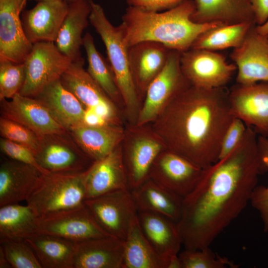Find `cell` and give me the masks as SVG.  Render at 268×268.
I'll list each match as a JSON object with an SVG mask.
<instances>
[{"mask_svg":"<svg viewBox=\"0 0 268 268\" xmlns=\"http://www.w3.org/2000/svg\"><path fill=\"white\" fill-rule=\"evenodd\" d=\"M258 137L247 127L239 144L203 168L198 184L183 198L177 225L185 249L210 246L250 201L259 176L268 170L261 157Z\"/></svg>","mask_w":268,"mask_h":268,"instance_id":"obj_1","label":"cell"},{"mask_svg":"<svg viewBox=\"0 0 268 268\" xmlns=\"http://www.w3.org/2000/svg\"><path fill=\"white\" fill-rule=\"evenodd\" d=\"M158 115L156 132L166 149L202 168L219 159L223 136L235 118L225 87L207 89L191 85Z\"/></svg>","mask_w":268,"mask_h":268,"instance_id":"obj_2","label":"cell"},{"mask_svg":"<svg viewBox=\"0 0 268 268\" xmlns=\"http://www.w3.org/2000/svg\"><path fill=\"white\" fill-rule=\"evenodd\" d=\"M195 9L193 0H186L162 12H152L130 6L120 24L128 47L142 41L161 44L180 53L190 49L204 32L219 23H198L191 16Z\"/></svg>","mask_w":268,"mask_h":268,"instance_id":"obj_3","label":"cell"},{"mask_svg":"<svg viewBox=\"0 0 268 268\" xmlns=\"http://www.w3.org/2000/svg\"><path fill=\"white\" fill-rule=\"evenodd\" d=\"M84 175L85 171L42 174L27 204L39 217L83 205Z\"/></svg>","mask_w":268,"mask_h":268,"instance_id":"obj_4","label":"cell"},{"mask_svg":"<svg viewBox=\"0 0 268 268\" xmlns=\"http://www.w3.org/2000/svg\"><path fill=\"white\" fill-rule=\"evenodd\" d=\"M89 20L104 44L107 60L123 101L129 111L134 113L138 107L139 95L131 73L129 47L125 43L122 28L120 24L114 26L107 18L103 7L93 1Z\"/></svg>","mask_w":268,"mask_h":268,"instance_id":"obj_5","label":"cell"},{"mask_svg":"<svg viewBox=\"0 0 268 268\" xmlns=\"http://www.w3.org/2000/svg\"><path fill=\"white\" fill-rule=\"evenodd\" d=\"M84 60L72 62L60 80L82 103L87 112V122L117 125L118 117L113 101L83 67Z\"/></svg>","mask_w":268,"mask_h":268,"instance_id":"obj_6","label":"cell"},{"mask_svg":"<svg viewBox=\"0 0 268 268\" xmlns=\"http://www.w3.org/2000/svg\"><path fill=\"white\" fill-rule=\"evenodd\" d=\"M24 63L25 79L18 93L34 98L46 86L60 79L72 62L54 42L42 41L33 45Z\"/></svg>","mask_w":268,"mask_h":268,"instance_id":"obj_7","label":"cell"},{"mask_svg":"<svg viewBox=\"0 0 268 268\" xmlns=\"http://www.w3.org/2000/svg\"><path fill=\"white\" fill-rule=\"evenodd\" d=\"M180 66L191 85L207 89L224 87L237 71L235 65L227 62L222 55L202 49L181 53Z\"/></svg>","mask_w":268,"mask_h":268,"instance_id":"obj_8","label":"cell"},{"mask_svg":"<svg viewBox=\"0 0 268 268\" xmlns=\"http://www.w3.org/2000/svg\"><path fill=\"white\" fill-rule=\"evenodd\" d=\"M84 204L104 231L123 240L137 218V210L130 190L86 199Z\"/></svg>","mask_w":268,"mask_h":268,"instance_id":"obj_9","label":"cell"},{"mask_svg":"<svg viewBox=\"0 0 268 268\" xmlns=\"http://www.w3.org/2000/svg\"><path fill=\"white\" fill-rule=\"evenodd\" d=\"M35 156L42 168L53 173L84 172L93 162L68 131L40 136Z\"/></svg>","mask_w":268,"mask_h":268,"instance_id":"obj_10","label":"cell"},{"mask_svg":"<svg viewBox=\"0 0 268 268\" xmlns=\"http://www.w3.org/2000/svg\"><path fill=\"white\" fill-rule=\"evenodd\" d=\"M181 53L171 50L165 66L149 85L137 125L155 118L164 106L191 84L184 76L180 66Z\"/></svg>","mask_w":268,"mask_h":268,"instance_id":"obj_11","label":"cell"},{"mask_svg":"<svg viewBox=\"0 0 268 268\" xmlns=\"http://www.w3.org/2000/svg\"><path fill=\"white\" fill-rule=\"evenodd\" d=\"M39 234L76 243L111 236L99 225L85 204L39 217Z\"/></svg>","mask_w":268,"mask_h":268,"instance_id":"obj_12","label":"cell"},{"mask_svg":"<svg viewBox=\"0 0 268 268\" xmlns=\"http://www.w3.org/2000/svg\"><path fill=\"white\" fill-rule=\"evenodd\" d=\"M233 114L258 135L268 137V82L236 83L229 90Z\"/></svg>","mask_w":268,"mask_h":268,"instance_id":"obj_13","label":"cell"},{"mask_svg":"<svg viewBox=\"0 0 268 268\" xmlns=\"http://www.w3.org/2000/svg\"><path fill=\"white\" fill-rule=\"evenodd\" d=\"M202 169L184 157L166 149L153 162L148 177L184 198L198 184Z\"/></svg>","mask_w":268,"mask_h":268,"instance_id":"obj_14","label":"cell"},{"mask_svg":"<svg viewBox=\"0 0 268 268\" xmlns=\"http://www.w3.org/2000/svg\"><path fill=\"white\" fill-rule=\"evenodd\" d=\"M256 26L230 55L237 67L238 84L268 82V36L259 33Z\"/></svg>","mask_w":268,"mask_h":268,"instance_id":"obj_15","label":"cell"},{"mask_svg":"<svg viewBox=\"0 0 268 268\" xmlns=\"http://www.w3.org/2000/svg\"><path fill=\"white\" fill-rule=\"evenodd\" d=\"M0 100V117L18 123L39 136L67 131L37 99L18 93Z\"/></svg>","mask_w":268,"mask_h":268,"instance_id":"obj_16","label":"cell"},{"mask_svg":"<svg viewBox=\"0 0 268 268\" xmlns=\"http://www.w3.org/2000/svg\"><path fill=\"white\" fill-rule=\"evenodd\" d=\"M25 7L20 0H0V58L22 63L32 50L20 17Z\"/></svg>","mask_w":268,"mask_h":268,"instance_id":"obj_17","label":"cell"},{"mask_svg":"<svg viewBox=\"0 0 268 268\" xmlns=\"http://www.w3.org/2000/svg\"><path fill=\"white\" fill-rule=\"evenodd\" d=\"M69 4L59 0L38 1L31 9L23 10L21 17L25 34L32 44L55 42Z\"/></svg>","mask_w":268,"mask_h":268,"instance_id":"obj_18","label":"cell"},{"mask_svg":"<svg viewBox=\"0 0 268 268\" xmlns=\"http://www.w3.org/2000/svg\"><path fill=\"white\" fill-rule=\"evenodd\" d=\"M86 199L130 190L123 155L116 148L101 159L94 161L85 171Z\"/></svg>","mask_w":268,"mask_h":268,"instance_id":"obj_19","label":"cell"},{"mask_svg":"<svg viewBox=\"0 0 268 268\" xmlns=\"http://www.w3.org/2000/svg\"><path fill=\"white\" fill-rule=\"evenodd\" d=\"M171 50L161 44L149 41L129 47L131 71L139 96L145 95L149 85L162 70Z\"/></svg>","mask_w":268,"mask_h":268,"instance_id":"obj_20","label":"cell"},{"mask_svg":"<svg viewBox=\"0 0 268 268\" xmlns=\"http://www.w3.org/2000/svg\"><path fill=\"white\" fill-rule=\"evenodd\" d=\"M42 174L32 165L2 156L0 164V206L26 201Z\"/></svg>","mask_w":268,"mask_h":268,"instance_id":"obj_21","label":"cell"},{"mask_svg":"<svg viewBox=\"0 0 268 268\" xmlns=\"http://www.w3.org/2000/svg\"><path fill=\"white\" fill-rule=\"evenodd\" d=\"M67 131L87 122V112L76 97L58 80L35 97Z\"/></svg>","mask_w":268,"mask_h":268,"instance_id":"obj_22","label":"cell"},{"mask_svg":"<svg viewBox=\"0 0 268 268\" xmlns=\"http://www.w3.org/2000/svg\"><path fill=\"white\" fill-rule=\"evenodd\" d=\"M124 240L108 236L77 243L72 268H123Z\"/></svg>","mask_w":268,"mask_h":268,"instance_id":"obj_23","label":"cell"},{"mask_svg":"<svg viewBox=\"0 0 268 268\" xmlns=\"http://www.w3.org/2000/svg\"><path fill=\"white\" fill-rule=\"evenodd\" d=\"M92 1L74 0L69 3L67 13L54 42L58 50L72 62L83 59L80 52L83 46L82 35L89 22Z\"/></svg>","mask_w":268,"mask_h":268,"instance_id":"obj_24","label":"cell"},{"mask_svg":"<svg viewBox=\"0 0 268 268\" xmlns=\"http://www.w3.org/2000/svg\"><path fill=\"white\" fill-rule=\"evenodd\" d=\"M75 142L93 162L105 157L117 148L123 133L117 125L84 123L68 131Z\"/></svg>","mask_w":268,"mask_h":268,"instance_id":"obj_25","label":"cell"},{"mask_svg":"<svg viewBox=\"0 0 268 268\" xmlns=\"http://www.w3.org/2000/svg\"><path fill=\"white\" fill-rule=\"evenodd\" d=\"M137 211L156 213L178 223L182 212L183 198L148 177L130 190Z\"/></svg>","mask_w":268,"mask_h":268,"instance_id":"obj_26","label":"cell"},{"mask_svg":"<svg viewBox=\"0 0 268 268\" xmlns=\"http://www.w3.org/2000/svg\"><path fill=\"white\" fill-rule=\"evenodd\" d=\"M193 0L195 9L191 19L196 23L256 24L251 0Z\"/></svg>","mask_w":268,"mask_h":268,"instance_id":"obj_27","label":"cell"},{"mask_svg":"<svg viewBox=\"0 0 268 268\" xmlns=\"http://www.w3.org/2000/svg\"><path fill=\"white\" fill-rule=\"evenodd\" d=\"M137 219L144 236L161 257L169 259L178 255L182 240L177 223L145 211H137Z\"/></svg>","mask_w":268,"mask_h":268,"instance_id":"obj_28","label":"cell"},{"mask_svg":"<svg viewBox=\"0 0 268 268\" xmlns=\"http://www.w3.org/2000/svg\"><path fill=\"white\" fill-rule=\"evenodd\" d=\"M25 240L33 249L42 268H72L77 243L45 234Z\"/></svg>","mask_w":268,"mask_h":268,"instance_id":"obj_29","label":"cell"},{"mask_svg":"<svg viewBox=\"0 0 268 268\" xmlns=\"http://www.w3.org/2000/svg\"><path fill=\"white\" fill-rule=\"evenodd\" d=\"M169 260L161 257L152 247L137 218L124 240L123 268H168Z\"/></svg>","mask_w":268,"mask_h":268,"instance_id":"obj_30","label":"cell"},{"mask_svg":"<svg viewBox=\"0 0 268 268\" xmlns=\"http://www.w3.org/2000/svg\"><path fill=\"white\" fill-rule=\"evenodd\" d=\"M39 234V217L18 203L0 206V239H26Z\"/></svg>","mask_w":268,"mask_h":268,"instance_id":"obj_31","label":"cell"},{"mask_svg":"<svg viewBox=\"0 0 268 268\" xmlns=\"http://www.w3.org/2000/svg\"><path fill=\"white\" fill-rule=\"evenodd\" d=\"M162 145L149 138L137 139L123 160L130 190L140 185L148 177L150 169L160 153Z\"/></svg>","mask_w":268,"mask_h":268,"instance_id":"obj_32","label":"cell"},{"mask_svg":"<svg viewBox=\"0 0 268 268\" xmlns=\"http://www.w3.org/2000/svg\"><path fill=\"white\" fill-rule=\"evenodd\" d=\"M83 47L87 56V72L113 102L123 100L109 62L97 50L94 38L89 32L83 36Z\"/></svg>","mask_w":268,"mask_h":268,"instance_id":"obj_33","label":"cell"},{"mask_svg":"<svg viewBox=\"0 0 268 268\" xmlns=\"http://www.w3.org/2000/svg\"><path fill=\"white\" fill-rule=\"evenodd\" d=\"M255 25V23L251 22L219 25L201 33L191 48L216 52L234 49L241 44L250 29Z\"/></svg>","mask_w":268,"mask_h":268,"instance_id":"obj_34","label":"cell"},{"mask_svg":"<svg viewBox=\"0 0 268 268\" xmlns=\"http://www.w3.org/2000/svg\"><path fill=\"white\" fill-rule=\"evenodd\" d=\"M7 260L13 268H42L32 248L25 239H0Z\"/></svg>","mask_w":268,"mask_h":268,"instance_id":"obj_35","label":"cell"},{"mask_svg":"<svg viewBox=\"0 0 268 268\" xmlns=\"http://www.w3.org/2000/svg\"><path fill=\"white\" fill-rule=\"evenodd\" d=\"M182 268H237L227 258L215 254L210 246L198 250L185 249L179 253Z\"/></svg>","mask_w":268,"mask_h":268,"instance_id":"obj_36","label":"cell"},{"mask_svg":"<svg viewBox=\"0 0 268 268\" xmlns=\"http://www.w3.org/2000/svg\"><path fill=\"white\" fill-rule=\"evenodd\" d=\"M24 63H16L0 58V100L12 98L18 93L25 79Z\"/></svg>","mask_w":268,"mask_h":268,"instance_id":"obj_37","label":"cell"},{"mask_svg":"<svg viewBox=\"0 0 268 268\" xmlns=\"http://www.w3.org/2000/svg\"><path fill=\"white\" fill-rule=\"evenodd\" d=\"M1 137L25 146L34 155L40 146V136L28 128L11 120L0 117Z\"/></svg>","mask_w":268,"mask_h":268,"instance_id":"obj_38","label":"cell"},{"mask_svg":"<svg viewBox=\"0 0 268 268\" xmlns=\"http://www.w3.org/2000/svg\"><path fill=\"white\" fill-rule=\"evenodd\" d=\"M258 143L261 158L268 170V137L258 135ZM259 213L263 223L264 231H268V185L257 186L250 201Z\"/></svg>","mask_w":268,"mask_h":268,"instance_id":"obj_39","label":"cell"},{"mask_svg":"<svg viewBox=\"0 0 268 268\" xmlns=\"http://www.w3.org/2000/svg\"><path fill=\"white\" fill-rule=\"evenodd\" d=\"M0 149L3 156L8 158L32 165L42 174L49 173L40 166L34 153L25 146L1 137Z\"/></svg>","mask_w":268,"mask_h":268,"instance_id":"obj_40","label":"cell"},{"mask_svg":"<svg viewBox=\"0 0 268 268\" xmlns=\"http://www.w3.org/2000/svg\"><path fill=\"white\" fill-rule=\"evenodd\" d=\"M247 127L240 119L235 118L227 128L222 140L219 159L227 155L240 142Z\"/></svg>","mask_w":268,"mask_h":268,"instance_id":"obj_41","label":"cell"},{"mask_svg":"<svg viewBox=\"0 0 268 268\" xmlns=\"http://www.w3.org/2000/svg\"><path fill=\"white\" fill-rule=\"evenodd\" d=\"M186 0H127L130 6L152 12H161L171 9Z\"/></svg>","mask_w":268,"mask_h":268,"instance_id":"obj_42","label":"cell"},{"mask_svg":"<svg viewBox=\"0 0 268 268\" xmlns=\"http://www.w3.org/2000/svg\"><path fill=\"white\" fill-rule=\"evenodd\" d=\"M256 25L268 20V0H251Z\"/></svg>","mask_w":268,"mask_h":268,"instance_id":"obj_43","label":"cell"},{"mask_svg":"<svg viewBox=\"0 0 268 268\" xmlns=\"http://www.w3.org/2000/svg\"><path fill=\"white\" fill-rule=\"evenodd\" d=\"M11 268L5 255L2 248L0 246V268Z\"/></svg>","mask_w":268,"mask_h":268,"instance_id":"obj_44","label":"cell"},{"mask_svg":"<svg viewBox=\"0 0 268 268\" xmlns=\"http://www.w3.org/2000/svg\"><path fill=\"white\" fill-rule=\"evenodd\" d=\"M256 29L260 34L268 36V20L262 25H256Z\"/></svg>","mask_w":268,"mask_h":268,"instance_id":"obj_45","label":"cell"},{"mask_svg":"<svg viewBox=\"0 0 268 268\" xmlns=\"http://www.w3.org/2000/svg\"><path fill=\"white\" fill-rule=\"evenodd\" d=\"M36 0L37 1H40L51 0ZM59 0L64 1L67 2V3H68L69 4V3H71V2H72L73 1H74V0Z\"/></svg>","mask_w":268,"mask_h":268,"instance_id":"obj_46","label":"cell"},{"mask_svg":"<svg viewBox=\"0 0 268 268\" xmlns=\"http://www.w3.org/2000/svg\"><path fill=\"white\" fill-rule=\"evenodd\" d=\"M22 3V4L24 5V6H26V3L27 0H20Z\"/></svg>","mask_w":268,"mask_h":268,"instance_id":"obj_47","label":"cell"}]
</instances>
